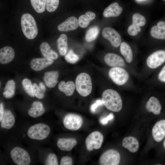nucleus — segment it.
<instances>
[{"mask_svg":"<svg viewBox=\"0 0 165 165\" xmlns=\"http://www.w3.org/2000/svg\"><path fill=\"white\" fill-rule=\"evenodd\" d=\"M103 104L108 110L114 112H119L122 109L123 101L119 94L116 90L107 89L102 95Z\"/></svg>","mask_w":165,"mask_h":165,"instance_id":"obj_1","label":"nucleus"},{"mask_svg":"<svg viewBox=\"0 0 165 165\" xmlns=\"http://www.w3.org/2000/svg\"><path fill=\"white\" fill-rule=\"evenodd\" d=\"M21 25L22 32L28 39L35 38L38 33V29L35 21L30 14H23L21 18Z\"/></svg>","mask_w":165,"mask_h":165,"instance_id":"obj_2","label":"nucleus"},{"mask_svg":"<svg viewBox=\"0 0 165 165\" xmlns=\"http://www.w3.org/2000/svg\"><path fill=\"white\" fill-rule=\"evenodd\" d=\"M75 86L78 93L83 97H86L91 93L92 85L91 79L87 73L82 72L77 77L75 81Z\"/></svg>","mask_w":165,"mask_h":165,"instance_id":"obj_3","label":"nucleus"},{"mask_svg":"<svg viewBox=\"0 0 165 165\" xmlns=\"http://www.w3.org/2000/svg\"><path fill=\"white\" fill-rule=\"evenodd\" d=\"M108 75L112 81L119 86L127 85L130 79V75L128 71L124 68H111L108 71Z\"/></svg>","mask_w":165,"mask_h":165,"instance_id":"obj_4","label":"nucleus"},{"mask_svg":"<svg viewBox=\"0 0 165 165\" xmlns=\"http://www.w3.org/2000/svg\"><path fill=\"white\" fill-rule=\"evenodd\" d=\"M50 132V128L48 125L40 123L30 127L28 130L27 134L31 139L41 140L47 137Z\"/></svg>","mask_w":165,"mask_h":165,"instance_id":"obj_5","label":"nucleus"},{"mask_svg":"<svg viewBox=\"0 0 165 165\" xmlns=\"http://www.w3.org/2000/svg\"><path fill=\"white\" fill-rule=\"evenodd\" d=\"M165 62V50H159L150 54L147 58L146 66L150 70L155 69Z\"/></svg>","mask_w":165,"mask_h":165,"instance_id":"obj_6","label":"nucleus"},{"mask_svg":"<svg viewBox=\"0 0 165 165\" xmlns=\"http://www.w3.org/2000/svg\"><path fill=\"white\" fill-rule=\"evenodd\" d=\"M13 162L18 165H29L31 163L30 156L24 149L18 147L14 148L10 152Z\"/></svg>","mask_w":165,"mask_h":165,"instance_id":"obj_7","label":"nucleus"},{"mask_svg":"<svg viewBox=\"0 0 165 165\" xmlns=\"http://www.w3.org/2000/svg\"><path fill=\"white\" fill-rule=\"evenodd\" d=\"M104 140L103 134L100 132L94 131L86 137L85 143L86 149L91 151L94 149H98L101 147Z\"/></svg>","mask_w":165,"mask_h":165,"instance_id":"obj_8","label":"nucleus"},{"mask_svg":"<svg viewBox=\"0 0 165 165\" xmlns=\"http://www.w3.org/2000/svg\"><path fill=\"white\" fill-rule=\"evenodd\" d=\"M120 155L116 150L110 149L103 153L99 159L101 165H118L120 160Z\"/></svg>","mask_w":165,"mask_h":165,"instance_id":"obj_9","label":"nucleus"},{"mask_svg":"<svg viewBox=\"0 0 165 165\" xmlns=\"http://www.w3.org/2000/svg\"><path fill=\"white\" fill-rule=\"evenodd\" d=\"M83 120L79 115L69 113L66 115L63 119V123L66 129L71 130H76L82 126Z\"/></svg>","mask_w":165,"mask_h":165,"instance_id":"obj_10","label":"nucleus"},{"mask_svg":"<svg viewBox=\"0 0 165 165\" xmlns=\"http://www.w3.org/2000/svg\"><path fill=\"white\" fill-rule=\"evenodd\" d=\"M132 24L128 27L127 32L130 35L134 36L141 31L140 27L145 25L146 20L143 15L138 13H135L132 16Z\"/></svg>","mask_w":165,"mask_h":165,"instance_id":"obj_11","label":"nucleus"},{"mask_svg":"<svg viewBox=\"0 0 165 165\" xmlns=\"http://www.w3.org/2000/svg\"><path fill=\"white\" fill-rule=\"evenodd\" d=\"M102 34L103 37L108 40L112 45L117 47L121 43V38L118 32L114 29L109 27L105 28L103 29Z\"/></svg>","mask_w":165,"mask_h":165,"instance_id":"obj_12","label":"nucleus"},{"mask_svg":"<svg viewBox=\"0 0 165 165\" xmlns=\"http://www.w3.org/2000/svg\"><path fill=\"white\" fill-rule=\"evenodd\" d=\"M105 63L111 68L121 67L126 68L127 67L125 60L120 56L113 53H108L104 57Z\"/></svg>","mask_w":165,"mask_h":165,"instance_id":"obj_13","label":"nucleus"},{"mask_svg":"<svg viewBox=\"0 0 165 165\" xmlns=\"http://www.w3.org/2000/svg\"><path fill=\"white\" fill-rule=\"evenodd\" d=\"M154 140L157 142L161 141L165 137V119L160 120L154 125L152 130Z\"/></svg>","mask_w":165,"mask_h":165,"instance_id":"obj_14","label":"nucleus"},{"mask_svg":"<svg viewBox=\"0 0 165 165\" xmlns=\"http://www.w3.org/2000/svg\"><path fill=\"white\" fill-rule=\"evenodd\" d=\"M79 26L78 20L76 17L72 16L59 25L57 28L60 31L67 32L75 30Z\"/></svg>","mask_w":165,"mask_h":165,"instance_id":"obj_15","label":"nucleus"},{"mask_svg":"<svg viewBox=\"0 0 165 165\" xmlns=\"http://www.w3.org/2000/svg\"><path fill=\"white\" fill-rule=\"evenodd\" d=\"M53 63V60L46 57L35 58L31 61L30 65L31 68L37 71H41Z\"/></svg>","mask_w":165,"mask_h":165,"instance_id":"obj_16","label":"nucleus"},{"mask_svg":"<svg viewBox=\"0 0 165 165\" xmlns=\"http://www.w3.org/2000/svg\"><path fill=\"white\" fill-rule=\"evenodd\" d=\"M145 108L148 112L158 115L160 113L162 107L159 99L155 96H152L146 101Z\"/></svg>","mask_w":165,"mask_h":165,"instance_id":"obj_17","label":"nucleus"},{"mask_svg":"<svg viewBox=\"0 0 165 165\" xmlns=\"http://www.w3.org/2000/svg\"><path fill=\"white\" fill-rule=\"evenodd\" d=\"M15 52L13 49L9 46L4 47L0 50V62L2 64L9 63L14 59Z\"/></svg>","mask_w":165,"mask_h":165,"instance_id":"obj_18","label":"nucleus"},{"mask_svg":"<svg viewBox=\"0 0 165 165\" xmlns=\"http://www.w3.org/2000/svg\"><path fill=\"white\" fill-rule=\"evenodd\" d=\"M77 143V141L75 138H63L58 139L57 145L62 151H69L73 148Z\"/></svg>","mask_w":165,"mask_h":165,"instance_id":"obj_19","label":"nucleus"},{"mask_svg":"<svg viewBox=\"0 0 165 165\" xmlns=\"http://www.w3.org/2000/svg\"><path fill=\"white\" fill-rule=\"evenodd\" d=\"M150 34L154 38L162 40L165 39V22L162 21L159 22L157 25L151 28Z\"/></svg>","mask_w":165,"mask_h":165,"instance_id":"obj_20","label":"nucleus"},{"mask_svg":"<svg viewBox=\"0 0 165 165\" xmlns=\"http://www.w3.org/2000/svg\"><path fill=\"white\" fill-rule=\"evenodd\" d=\"M123 8L118 3L114 2L111 3L104 10L103 16L105 17H116L119 16L122 13Z\"/></svg>","mask_w":165,"mask_h":165,"instance_id":"obj_21","label":"nucleus"},{"mask_svg":"<svg viewBox=\"0 0 165 165\" xmlns=\"http://www.w3.org/2000/svg\"><path fill=\"white\" fill-rule=\"evenodd\" d=\"M123 146L132 153L137 152L139 147L138 140L133 136H128L123 138L122 141Z\"/></svg>","mask_w":165,"mask_h":165,"instance_id":"obj_22","label":"nucleus"},{"mask_svg":"<svg viewBox=\"0 0 165 165\" xmlns=\"http://www.w3.org/2000/svg\"><path fill=\"white\" fill-rule=\"evenodd\" d=\"M59 75V72L57 71L45 72L43 79L46 86L49 88L54 87L58 82Z\"/></svg>","mask_w":165,"mask_h":165,"instance_id":"obj_23","label":"nucleus"},{"mask_svg":"<svg viewBox=\"0 0 165 165\" xmlns=\"http://www.w3.org/2000/svg\"><path fill=\"white\" fill-rule=\"evenodd\" d=\"M45 111V109L42 103L40 101H36L33 102L28 113L31 117L37 118L42 115Z\"/></svg>","mask_w":165,"mask_h":165,"instance_id":"obj_24","label":"nucleus"},{"mask_svg":"<svg viewBox=\"0 0 165 165\" xmlns=\"http://www.w3.org/2000/svg\"><path fill=\"white\" fill-rule=\"evenodd\" d=\"M120 51L127 64L132 63L133 59V52L130 45L125 42H121L120 45Z\"/></svg>","mask_w":165,"mask_h":165,"instance_id":"obj_25","label":"nucleus"},{"mask_svg":"<svg viewBox=\"0 0 165 165\" xmlns=\"http://www.w3.org/2000/svg\"><path fill=\"white\" fill-rule=\"evenodd\" d=\"M15 122V118L12 112L9 110L5 111L1 121V127L6 129H10L13 126Z\"/></svg>","mask_w":165,"mask_h":165,"instance_id":"obj_26","label":"nucleus"},{"mask_svg":"<svg viewBox=\"0 0 165 165\" xmlns=\"http://www.w3.org/2000/svg\"><path fill=\"white\" fill-rule=\"evenodd\" d=\"M75 88L74 82L72 81H68L66 82L64 81L60 82L58 85L59 90L63 92L66 96H70L74 93Z\"/></svg>","mask_w":165,"mask_h":165,"instance_id":"obj_27","label":"nucleus"},{"mask_svg":"<svg viewBox=\"0 0 165 165\" xmlns=\"http://www.w3.org/2000/svg\"><path fill=\"white\" fill-rule=\"evenodd\" d=\"M40 49L42 55L45 57L52 60H56L58 58L57 53L51 49L46 42H43L41 43Z\"/></svg>","mask_w":165,"mask_h":165,"instance_id":"obj_28","label":"nucleus"},{"mask_svg":"<svg viewBox=\"0 0 165 165\" xmlns=\"http://www.w3.org/2000/svg\"><path fill=\"white\" fill-rule=\"evenodd\" d=\"M96 16L95 14L93 12L88 11L85 14H83L79 16V26L82 28L87 27L90 22L94 19Z\"/></svg>","mask_w":165,"mask_h":165,"instance_id":"obj_29","label":"nucleus"},{"mask_svg":"<svg viewBox=\"0 0 165 165\" xmlns=\"http://www.w3.org/2000/svg\"><path fill=\"white\" fill-rule=\"evenodd\" d=\"M67 39L66 35L62 34L57 40V49L61 56H65L67 52L68 47Z\"/></svg>","mask_w":165,"mask_h":165,"instance_id":"obj_30","label":"nucleus"},{"mask_svg":"<svg viewBox=\"0 0 165 165\" xmlns=\"http://www.w3.org/2000/svg\"><path fill=\"white\" fill-rule=\"evenodd\" d=\"M16 85L13 80H9L6 83L3 93V96L6 98L12 97L14 95Z\"/></svg>","mask_w":165,"mask_h":165,"instance_id":"obj_31","label":"nucleus"},{"mask_svg":"<svg viewBox=\"0 0 165 165\" xmlns=\"http://www.w3.org/2000/svg\"><path fill=\"white\" fill-rule=\"evenodd\" d=\"M99 33V29L97 26H94L89 28L85 36V39L87 42H91L95 40Z\"/></svg>","mask_w":165,"mask_h":165,"instance_id":"obj_32","label":"nucleus"},{"mask_svg":"<svg viewBox=\"0 0 165 165\" xmlns=\"http://www.w3.org/2000/svg\"><path fill=\"white\" fill-rule=\"evenodd\" d=\"M31 5L36 12H43L46 8V0H30Z\"/></svg>","mask_w":165,"mask_h":165,"instance_id":"obj_33","label":"nucleus"},{"mask_svg":"<svg viewBox=\"0 0 165 165\" xmlns=\"http://www.w3.org/2000/svg\"><path fill=\"white\" fill-rule=\"evenodd\" d=\"M22 84L23 88L26 93L30 97H34L33 85L31 81L29 79L25 78L23 80Z\"/></svg>","mask_w":165,"mask_h":165,"instance_id":"obj_34","label":"nucleus"},{"mask_svg":"<svg viewBox=\"0 0 165 165\" xmlns=\"http://www.w3.org/2000/svg\"><path fill=\"white\" fill-rule=\"evenodd\" d=\"M64 59L67 62L71 64H74L78 61L79 57L72 50H70L65 55Z\"/></svg>","mask_w":165,"mask_h":165,"instance_id":"obj_35","label":"nucleus"},{"mask_svg":"<svg viewBox=\"0 0 165 165\" xmlns=\"http://www.w3.org/2000/svg\"><path fill=\"white\" fill-rule=\"evenodd\" d=\"M59 0H46V9L49 12L54 11L59 5Z\"/></svg>","mask_w":165,"mask_h":165,"instance_id":"obj_36","label":"nucleus"},{"mask_svg":"<svg viewBox=\"0 0 165 165\" xmlns=\"http://www.w3.org/2000/svg\"><path fill=\"white\" fill-rule=\"evenodd\" d=\"M33 91L34 95L37 98L42 99L45 96V93L46 91L42 89L40 87L38 86L35 83L33 84Z\"/></svg>","mask_w":165,"mask_h":165,"instance_id":"obj_37","label":"nucleus"},{"mask_svg":"<svg viewBox=\"0 0 165 165\" xmlns=\"http://www.w3.org/2000/svg\"><path fill=\"white\" fill-rule=\"evenodd\" d=\"M46 164L47 165H59L57 158L55 154L50 153L48 155L46 160Z\"/></svg>","mask_w":165,"mask_h":165,"instance_id":"obj_38","label":"nucleus"},{"mask_svg":"<svg viewBox=\"0 0 165 165\" xmlns=\"http://www.w3.org/2000/svg\"><path fill=\"white\" fill-rule=\"evenodd\" d=\"M73 164V160L70 156H66L62 157L61 160V165H72Z\"/></svg>","mask_w":165,"mask_h":165,"instance_id":"obj_39","label":"nucleus"},{"mask_svg":"<svg viewBox=\"0 0 165 165\" xmlns=\"http://www.w3.org/2000/svg\"><path fill=\"white\" fill-rule=\"evenodd\" d=\"M157 78L160 82L165 83V64L159 72Z\"/></svg>","mask_w":165,"mask_h":165,"instance_id":"obj_40","label":"nucleus"},{"mask_svg":"<svg viewBox=\"0 0 165 165\" xmlns=\"http://www.w3.org/2000/svg\"><path fill=\"white\" fill-rule=\"evenodd\" d=\"M102 105L103 104L102 100H96L95 102L91 105L90 108L91 111L93 112H94L97 107Z\"/></svg>","mask_w":165,"mask_h":165,"instance_id":"obj_41","label":"nucleus"},{"mask_svg":"<svg viewBox=\"0 0 165 165\" xmlns=\"http://www.w3.org/2000/svg\"><path fill=\"white\" fill-rule=\"evenodd\" d=\"M113 117L114 116L113 114L111 113L107 117L101 119L100 122L101 124L105 125L107 123L108 120L112 119Z\"/></svg>","mask_w":165,"mask_h":165,"instance_id":"obj_42","label":"nucleus"},{"mask_svg":"<svg viewBox=\"0 0 165 165\" xmlns=\"http://www.w3.org/2000/svg\"><path fill=\"white\" fill-rule=\"evenodd\" d=\"M4 112L3 105L2 103L0 104V121L1 122L3 118Z\"/></svg>","mask_w":165,"mask_h":165,"instance_id":"obj_43","label":"nucleus"},{"mask_svg":"<svg viewBox=\"0 0 165 165\" xmlns=\"http://www.w3.org/2000/svg\"><path fill=\"white\" fill-rule=\"evenodd\" d=\"M163 146L164 148L165 149V139L164 140L163 142Z\"/></svg>","mask_w":165,"mask_h":165,"instance_id":"obj_44","label":"nucleus"},{"mask_svg":"<svg viewBox=\"0 0 165 165\" xmlns=\"http://www.w3.org/2000/svg\"><path fill=\"white\" fill-rule=\"evenodd\" d=\"M163 0V1H165V0Z\"/></svg>","mask_w":165,"mask_h":165,"instance_id":"obj_45","label":"nucleus"},{"mask_svg":"<svg viewBox=\"0 0 165 165\" xmlns=\"http://www.w3.org/2000/svg\"></svg>","mask_w":165,"mask_h":165,"instance_id":"obj_46","label":"nucleus"}]
</instances>
